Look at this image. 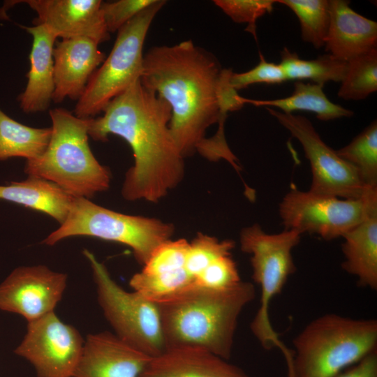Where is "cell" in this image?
I'll list each match as a JSON object with an SVG mask.
<instances>
[{"instance_id": "cell-1", "label": "cell", "mask_w": 377, "mask_h": 377, "mask_svg": "<svg viewBox=\"0 0 377 377\" xmlns=\"http://www.w3.org/2000/svg\"><path fill=\"white\" fill-rule=\"evenodd\" d=\"M102 112L88 118L89 135L102 142L110 134L118 135L130 145L134 157L122 186L123 198L158 202L184 176V157L169 126L170 106L139 79Z\"/></svg>"}, {"instance_id": "cell-2", "label": "cell", "mask_w": 377, "mask_h": 377, "mask_svg": "<svg viewBox=\"0 0 377 377\" xmlns=\"http://www.w3.org/2000/svg\"><path fill=\"white\" fill-rule=\"evenodd\" d=\"M222 71L212 53L191 40L154 46L144 54L140 81L170 106L169 126L184 158L198 152L210 158L206 131L227 117L221 105Z\"/></svg>"}, {"instance_id": "cell-3", "label": "cell", "mask_w": 377, "mask_h": 377, "mask_svg": "<svg viewBox=\"0 0 377 377\" xmlns=\"http://www.w3.org/2000/svg\"><path fill=\"white\" fill-rule=\"evenodd\" d=\"M253 283L222 290L195 288L157 304L165 349L191 346L229 360L239 317L255 298Z\"/></svg>"}, {"instance_id": "cell-4", "label": "cell", "mask_w": 377, "mask_h": 377, "mask_svg": "<svg viewBox=\"0 0 377 377\" xmlns=\"http://www.w3.org/2000/svg\"><path fill=\"white\" fill-rule=\"evenodd\" d=\"M288 377H337L377 350V320L325 313L293 340Z\"/></svg>"}, {"instance_id": "cell-5", "label": "cell", "mask_w": 377, "mask_h": 377, "mask_svg": "<svg viewBox=\"0 0 377 377\" xmlns=\"http://www.w3.org/2000/svg\"><path fill=\"white\" fill-rule=\"evenodd\" d=\"M52 134L45 151L27 161L29 177L52 182L73 197L90 198L107 190L111 175L95 158L88 142L87 119L65 108L50 110Z\"/></svg>"}, {"instance_id": "cell-6", "label": "cell", "mask_w": 377, "mask_h": 377, "mask_svg": "<svg viewBox=\"0 0 377 377\" xmlns=\"http://www.w3.org/2000/svg\"><path fill=\"white\" fill-rule=\"evenodd\" d=\"M301 234L284 230L276 234L266 233L258 223L242 229L241 250L250 255L252 277L260 288V306L250 328L253 336L265 350L278 348L283 354L290 372L293 351L280 339L269 318V306L279 294L288 277L296 271L292 251L300 242Z\"/></svg>"}, {"instance_id": "cell-7", "label": "cell", "mask_w": 377, "mask_h": 377, "mask_svg": "<svg viewBox=\"0 0 377 377\" xmlns=\"http://www.w3.org/2000/svg\"><path fill=\"white\" fill-rule=\"evenodd\" d=\"M174 232L171 223L159 219L124 214L87 198L74 197L66 219L43 243L52 246L73 236L115 242L131 248L136 260L143 265L157 247L171 239Z\"/></svg>"}, {"instance_id": "cell-8", "label": "cell", "mask_w": 377, "mask_h": 377, "mask_svg": "<svg viewBox=\"0 0 377 377\" xmlns=\"http://www.w3.org/2000/svg\"><path fill=\"white\" fill-rule=\"evenodd\" d=\"M165 3L164 0H155L117 31L109 56L93 73L77 100L73 111L76 117L93 118L140 79L146 36L154 18Z\"/></svg>"}, {"instance_id": "cell-9", "label": "cell", "mask_w": 377, "mask_h": 377, "mask_svg": "<svg viewBox=\"0 0 377 377\" xmlns=\"http://www.w3.org/2000/svg\"><path fill=\"white\" fill-rule=\"evenodd\" d=\"M83 253L90 263L98 303L114 334L151 357L162 353L165 344L157 304L135 290H125L91 251L84 249Z\"/></svg>"}, {"instance_id": "cell-10", "label": "cell", "mask_w": 377, "mask_h": 377, "mask_svg": "<svg viewBox=\"0 0 377 377\" xmlns=\"http://www.w3.org/2000/svg\"><path fill=\"white\" fill-rule=\"evenodd\" d=\"M375 207L377 188L356 200L293 188L282 199L279 212L284 230L316 234L332 240L342 237Z\"/></svg>"}, {"instance_id": "cell-11", "label": "cell", "mask_w": 377, "mask_h": 377, "mask_svg": "<svg viewBox=\"0 0 377 377\" xmlns=\"http://www.w3.org/2000/svg\"><path fill=\"white\" fill-rule=\"evenodd\" d=\"M265 109L302 145L311 167L310 191L356 200L377 188L365 185L357 171L322 140L307 118L272 108Z\"/></svg>"}, {"instance_id": "cell-12", "label": "cell", "mask_w": 377, "mask_h": 377, "mask_svg": "<svg viewBox=\"0 0 377 377\" xmlns=\"http://www.w3.org/2000/svg\"><path fill=\"white\" fill-rule=\"evenodd\" d=\"M84 343L79 332L53 311L28 322L26 334L14 352L34 366L38 377H73Z\"/></svg>"}, {"instance_id": "cell-13", "label": "cell", "mask_w": 377, "mask_h": 377, "mask_svg": "<svg viewBox=\"0 0 377 377\" xmlns=\"http://www.w3.org/2000/svg\"><path fill=\"white\" fill-rule=\"evenodd\" d=\"M67 276L44 265L15 268L0 284V310L28 322L54 311L66 286Z\"/></svg>"}, {"instance_id": "cell-14", "label": "cell", "mask_w": 377, "mask_h": 377, "mask_svg": "<svg viewBox=\"0 0 377 377\" xmlns=\"http://www.w3.org/2000/svg\"><path fill=\"white\" fill-rule=\"evenodd\" d=\"M38 15L34 25H44L62 39L87 38L98 45L110 39L101 0H27Z\"/></svg>"}, {"instance_id": "cell-15", "label": "cell", "mask_w": 377, "mask_h": 377, "mask_svg": "<svg viewBox=\"0 0 377 377\" xmlns=\"http://www.w3.org/2000/svg\"><path fill=\"white\" fill-rule=\"evenodd\" d=\"M151 358L114 334H91L73 377H140Z\"/></svg>"}, {"instance_id": "cell-16", "label": "cell", "mask_w": 377, "mask_h": 377, "mask_svg": "<svg viewBox=\"0 0 377 377\" xmlns=\"http://www.w3.org/2000/svg\"><path fill=\"white\" fill-rule=\"evenodd\" d=\"M105 55L87 38L62 39L53 49L54 90L52 101L78 100Z\"/></svg>"}, {"instance_id": "cell-17", "label": "cell", "mask_w": 377, "mask_h": 377, "mask_svg": "<svg viewBox=\"0 0 377 377\" xmlns=\"http://www.w3.org/2000/svg\"><path fill=\"white\" fill-rule=\"evenodd\" d=\"M350 1L330 0V25L325 50L335 58L348 61L377 49V23L355 12Z\"/></svg>"}, {"instance_id": "cell-18", "label": "cell", "mask_w": 377, "mask_h": 377, "mask_svg": "<svg viewBox=\"0 0 377 377\" xmlns=\"http://www.w3.org/2000/svg\"><path fill=\"white\" fill-rule=\"evenodd\" d=\"M228 360L200 348H168L151 358L140 377H250Z\"/></svg>"}, {"instance_id": "cell-19", "label": "cell", "mask_w": 377, "mask_h": 377, "mask_svg": "<svg viewBox=\"0 0 377 377\" xmlns=\"http://www.w3.org/2000/svg\"><path fill=\"white\" fill-rule=\"evenodd\" d=\"M20 27L32 36L33 43L28 82L17 100L25 113L45 111L52 101L54 90L53 49L57 37L44 25Z\"/></svg>"}, {"instance_id": "cell-20", "label": "cell", "mask_w": 377, "mask_h": 377, "mask_svg": "<svg viewBox=\"0 0 377 377\" xmlns=\"http://www.w3.org/2000/svg\"><path fill=\"white\" fill-rule=\"evenodd\" d=\"M342 269L357 279L360 286L377 289V207L343 237Z\"/></svg>"}, {"instance_id": "cell-21", "label": "cell", "mask_w": 377, "mask_h": 377, "mask_svg": "<svg viewBox=\"0 0 377 377\" xmlns=\"http://www.w3.org/2000/svg\"><path fill=\"white\" fill-rule=\"evenodd\" d=\"M74 197L48 180L29 177L22 182L0 186V200L43 212L60 225L66 219Z\"/></svg>"}, {"instance_id": "cell-22", "label": "cell", "mask_w": 377, "mask_h": 377, "mask_svg": "<svg viewBox=\"0 0 377 377\" xmlns=\"http://www.w3.org/2000/svg\"><path fill=\"white\" fill-rule=\"evenodd\" d=\"M244 103L280 109L281 112L293 114L295 111L313 112L320 121H330L349 117L353 112L330 101L323 91V85L296 81L293 94L286 98L272 100H251L242 97Z\"/></svg>"}, {"instance_id": "cell-23", "label": "cell", "mask_w": 377, "mask_h": 377, "mask_svg": "<svg viewBox=\"0 0 377 377\" xmlns=\"http://www.w3.org/2000/svg\"><path fill=\"white\" fill-rule=\"evenodd\" d=\"M51 134V127L22 124L0 108V161L12 157H22L27 161L38 158L46 149Z\"/></svg>"}, {"instance_id": "cell-24", "label": "cell", "mask_w": 377, "mask_h": 377, "mask_svg": "<svg viewBox=\"0 0 377 377\" xmlns=\"http://www.w3.org/2000/svg\"><path fill=\"white\" fill-rule=\"evenodd\" d=\"M281 58L279 64L287 80H310L324 86L328 82H341L347 69V61L339 60L328 53L306 60L284 47L281 52Z\"/></svg>"}, {"instance_id": "cell-25", "label": "cell", "mask_w": 377, "mask_h": 377, "mask_svg": "<svg viewBox=\"0 0 377 377\" xmlns=\"http://www.w3.org/2000/svg\"><path fill=\"white\" fill-rule=\"evenodd\" d=\"M369 187H377V121H374L346 146L336 150Z\"/></svg>"}, {"instance_id": "cell-26", "label": "cell", "mask_w": 377, "mask_h": 377, "mask_svg": "<svg viewBox=\"0 0 377 377\" xmlns=\"http://www.w3.org/2000/svg\"><path fill=\"white\" fill-rule=\"evenodd\" d=\"M288 7L297 17L304 41L315 48L325 45L330 25L328 0H275Z\"/></svg>"}, {"instance_id": "cell-27", "label": "cell", "mask_w": 377, "mask_h": 377, "mask_svg": "<svg viewBox=\"0 0 377 377\" xmlns=\"http://www.w3.org/2000/svg\"><path fill=\"white\" fill-rule=\"evenodd\" d=\"M377 90V49L347 61L338 96L344 100L366 98Z\"/></svg>"}, {"instance_id": "cell-28", "label": "cell", "mask_w": 377, "mask_h": 377, "mask_svg": "<svg viewBox=\"0 0 377 377\" xmlns=\"http://www.w3.org/2000/svg\"><path fill=\"white\" fill-rule=\"evenodd\" d=\"M235 246V243L231 239L219 240L215 237L198 232L189 242L186 261V269L194 279L195 284L198 276L209 265L219 257L231 255Z\"/></svg>"}, {"instance_id": "cell-29", "label": "cell", "mask_w": 377, "mask_h": 377, "mask_svg": "<svg viewBox=\"0 0 377 377\" xmlns=\"http://www.w3.org/2000/svg\"><path fill=\"white\" fill-rule=\"evenodd\" d=\"M215 5L237 23H246V31L256 39L257 20L271 13L275 0H215Z\"/></svg>"}, {"instance_id": "cell-30", "label": "cell", "mask_w": 377, "mask_h": 377, "mask_svg": "<svg viewBox=\"0 0 377 377\" xmlns=\"http://www.w3.org/2000/svg\"><path fill=\"white\" fill-rule=\"evenodd\" d=\"M237 265L231 255L218 258L209 265L195 281L197 288L222 290L241 281Z\"/></svg>"}, {"instance_id": "cell-31", "label": "cell", "mask_w": 377, "mask_h": 377, "mask_svg": "<svg viewBox=\"0 0 377 377\" xmlns=\"http://www.w3.org/2000/svg\"><path fill=\"white\" fill-rule=\"evenodd\" d=\"M260 61L251 70L244 73H231L229 78L230 86L236 91L256 83L281 84L287 81L285 73L280 66L267 61L259 52Z\"/></svg>"}, {"instance_id": "cell-32", "label": "cell", "mask_w": 377, "mask_h": 377, "mask_svg": "<svg viewBox=\"0 0 377 377\" xmlns=\"http://www.w3.org/2000/svg\"><path fill=\"white\" fill-rule=\"evenodd\" d=\"M155 0H119L103 2L101 10L109 33L118 31L125 24Z\"/></svg>"}, {"instance_id": "cell-33", "label": "cell", "mask_w": 377, "mask_h": 377, "mask_svg": "<svg viewBox=\"0 0 377 377\" xmlns=\"http://www.w3.org/2000/svg\"><path fill=\"white\" fill-rule=\"evenodd\" d=\"M337 377H377V350L369 354Z\"/></svg>"}]
</instances>
